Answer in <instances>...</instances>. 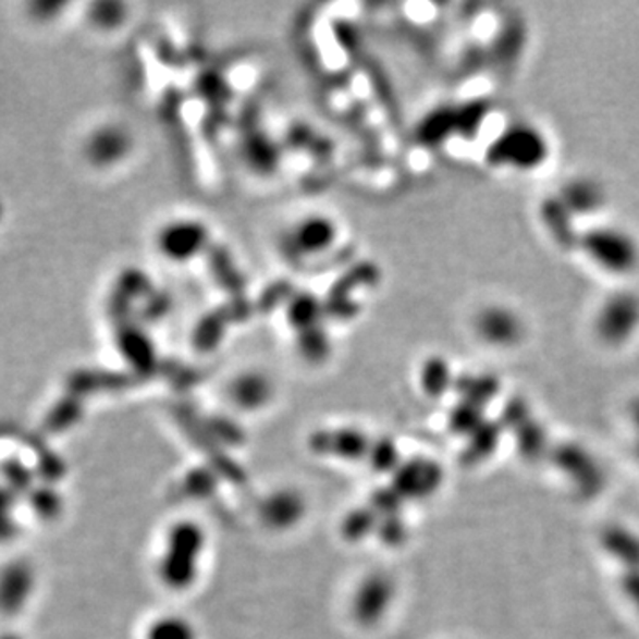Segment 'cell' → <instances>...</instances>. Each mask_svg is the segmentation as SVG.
I'll use <instances>...</instances> for the list:
<instances>
[{"label": "cell", "instance_id": "9a60e30c", "mask_svg": "<svg viewBox=\"0 0 639 639\" xmlns=\"http://www.w3.org/2000/svg\"><path fill=\"white\" fill-rule=\"evenodd\" d=\"M515 433H517V447L526 460H539L548 452L545 430L533 418L528 419L519 428H515Z\"/></svg>", "mask_w": 639, "mask_h": 639}, {"label": "cell", "instance_id": "8fae6325", "mask_svg": "<svg viewBox=\"0 0 639 639\" xmlns=\"http://www.w3.org/2000/svg\"><path fill=\"white\" fill-rule=\"evenodd\" d=\"M604 551L616 562L624 565L625 570H639V537L624 526H607L601 534Z\"/></svg>", "mask_w": 639, "mask_h": 639}, {"label": "cell", "instance_id": "4fadbf2b", "mask_svg": "<svg viewBox=\"0 0 639 639\" xmlns=\"http://www.w3.org/2000/svg\"><path fill=\"white\" fill-rule=\"evenodd\" d=\"M162 244H164L165 253L169 258H179L185 260L193 255L197 247L202 244L201 226L196 224H179V226L169 228L162 236Z\"/></svg>", "mask_w": 639, "mask_h": 639}, {"label": "cell", "instance_id": "52a82bcc", "mask_svg": "<svg viewBox=\"0 0 639 639\" xmlns=\"http://www.w3.org/2000/svg\"><path fill=\"white\" fill-rule=\"evenodd\" d=\"M394 585L390 577L382 574H373L366 577L361 587L357 588L354 595V615L359 624H376L385 611L390 610L393 602Z\"/></svg>", "mask_w": 639, "mask_h": 639}, {"label": "cell", "instance_id": "603a6c76", "mask_svg": "<svg viewBox=\"0 0 639 639\" xmlns=\"http://www.w3.org/2000/svg\"><path fill=\"white\" fill-rule=\"evenodd\" d=\"M629 414L630 421H632V425H635L636 432H638L639 435V396L635 400V402H632V404H630Z\"/></svg>", "mask_w": 639, "mask_h": 639}, {"label": "cell", "instance_id": "7a4b0ae2", "mask_svg": "<svg viewBox=\"0 0 639 639\" xmlns=\"http://www.w3.org/2000/svg\"><path fill=\"white\" fill-rule=\"evenodd\" d=\"M549 140L543 132L529 123H515L508 126L487 149V162L501 168L534 171L549 159Z\"/></svg>", "mask_w": 639, "mask_h": 639}, {"label": "cell", "instance_id": "30bf717a", "mask_svg": "<svg viewBox=\"0 0 639 639\" xmlns=\"http://www.w3.org/2000/svg\"><path fill=\"white\" fill-rule=\"evenodd\" d=\"M557 196L562 197L563 202L576 217L593 216L606 202L604 188L595 180L590 179H576L568 182Z\"/></svg>", "mask_w": 639, "mask_h": 639}, {"label": "cell", "instance_id": "5b68a950", "mask_svg": "<svg viewBox=\"0 0 639 639\" xmlns=\"http://www.w3.org/2000/svg\"><path fill=\"white\" fill-rule=\"evenodd\" d=\"M639 329V297L632 292H618L607 297L595 317V332L602 343L624 345Z\"/></svg>", "mask_w": 639, "mask_h": 639}, {"label": "cell", "instance_id": "2e32d148", "mask_svg": "<svg viewBox=\"0 0 639 639\" xmlns=\"http://www.w3.org/2000/svg\"><path fill=\"white\" fill-rule=\"evenodd\" d=\"M145 639H196V629L182 616L162 615L149 622Z\"/></svg>", "mask_w": 639, "mask_h": 639}, {"label": "cell", "instance_id": "7402d4cb", "mask_svg": "<svg viewBox=\"0 0 639 639\" xmlns=\"http://www.w3.org/2000/svg\"><path fill=\"white\" fill-rule=\"evenodd\" d=\"M622 591L627 597V601L636 607L639 613V570H625L622 576Z\"/></svg>", "mask_w": 639, "mask_h": 639}, {"label": "cell", "instance_id": "e0dca14e", "mask_svg": "<svg viewBox=\"0 0 639 639\" xmlns=\"http://www.w3.org/2000/svg\"><path fill=\"white\" fill-rule=\"evenodd\" d=\"M457 384L464 400L478 407L489 404L500 391V382L492 376L464 377Z\"/></svg>", "mask_w": 639, "mask_h": 639}, {"label": "cell", "instance_id": "ffe728a7", "mask_svg": "<svg viewBox=\"0 0 639 639\" xmlns=\"http://www.w3.org/2000/svg\"><path fill=\"white\" fill-rule=\"evenodd\" d=\"M16 528L15 500L0 487V543L11 542Z\"/></svg>", "mask_w": 639, "mask_h": 639}, {"label": "cell", "instance_id": "6da1fadb", "mask_svg": "<svg viewBox=\"0 0 639 639\" xmlns=\"http://www.w3.org/2000/svg\"><path fill=\"white\" fill-rule=\"evenodd\" d=\"M205 533L191 520L176 523L165 534L164 551L159 560V576L165 587L185 590L196 579L202 551Z\"/></svg>", "mask_w": 639, "mask_h": 639}, {"label": "cell", "instance_id": "5bb4252c", "mask_svg": "<svg viewBox=\"0 0 639 639\" xmlns=\"http://www.w3.org/2000/svg\"><path fill=\"white\" fill-rule=\"evenodd\" d=\"M334 238V226L331 222L320 217L309 219L303 226L297 228L294 235V244L300 253H318L331 246Z\"/></svg>", "mask_w": 639, "mask_h": 639}, {"label": "cell", "instance_id": "d6986e66", "mask_svg": "<svg viewBox=\"0 0 639 639\" xmlns=\"http://www.w3.org/2000/svg\"><path fill=\"white\" fill-rule=\"evenodd\" d=\"M300 509L303 508H300V501H298L297 495L284 492V494L274 495L269 501V505L265 508V514L269 517L270 525L286 526L298 519Z\"/></svg>", "mask_w": 639, "mask_h": 639}, {"label": "cell", "instance_id": "ba28073f", "mask_svg": "<svg viewBox=\"0 0 639 639\" xmlns=\"http://www.w3.org/2000/svg\"><path fill=\"white\" fill-rule=\"evenodd\" d=\"M476 332L489 345L506 348L523 340L525 328L514 311L501 306H491L476 318Z\"/></svg>", "mask_w": 639, "mask_h": 639}, {"label": "cell", "instance_id": "7c38bea8", "mask_svg": "<svg viewBox=\"0 0 639 639\" xmlns=\"http://www.w3.org/2000/svg\"><path fill=\"white\" fill-rule=\"evenodd\" d=\"M270 384L260 373L241 376L231 385V398L244 409H258L269 402Z\"/></svg>", "mask_w": 639, "mask_h": 639}, {"label": "cell", "instance_id": "9c48e42d", "mask_svg": "<svg viewBox=\"0 0 639 639\" xmlns=\"http://www.w3.org/2000/svg\"><path fill=\"white\" fill-rule=\"evenodd\" d=\"M540 219L549 235L565 250L579 247L581 231L577 230L576 216L560 196H549L540 205Z\"/></svg>", "mask_w": 639, "mask_h": 639}, {"label": "cell", "instance_id": "277c9868", "mask_svg": "<svg viewBox=\"0 0 639 639\" xmlns=\"http://www.w3.org/2000/svg\"><path fill=\"white\" fill-rule=\"evenodd\" d=\"M551 460L557 471L570 481L574 491L585 500L601 494L606 486V476L601 464L579 444H557L551 452Z\"/></svg>", "mask_w": 639, "mask_h": 639}, {"label": "cell", "instance_id": "ac0fdd59", "mask_svg": "<svg viewBox=\"0 0 639 639\" xmlns=\"http://www.w3.org/2000/svg\"><path fill=\"white\" fill-rule=\"evenodd\" d=\"M491 111V106L487 100L469 101L460 109H455V123H457V132L464 137H472L478 134L480 126L483 125L487 115Z\"/></svg>", "mask_w": 639, "mask_h": 639}, {"label": "cell", "instance_id": "8992f818", "mask_svg": "<svg viewBox=\"0 0 639 639\" xmlns=\"http://www.w3.org/2000/svg\"><path fill=\"white\" fill-rule=\"evenodd\" d=\"M38 588L36 567L25 560H13L0 567V615L15 618L29 606Z\"/></svg>", "mask_w": 639, "mask_h": 639}, {"label": "cell", "instance_id": "3957f363", "mask_svg": "<svg viewBox=\"0 0 639 639\" xmlns=\"http://www.w3.org/2000/svg\"><path fill=\"white\" fill-rule=\"evenodd\" d=\"M579 249L610 274H630L639 265V246L627 231L599 226L582 231Z\"/></svg>", "mask_w": 639, "mask_h": 639}, {"label": "cell", "instance_id": "44dd1931", "mask_svg": "<svg viewBox=\"0 0 639 639\" xmlns=\"http://www.w3.org/2000/svg\"><path fill=\"white\" fill-rule=\"evenodd\" d=\"M450 385V370L446 362L432 361L425 370V388L430 393H444Z\"/></svg>", "mask_w": 639, "mask_h": 639}, {"label": "cell", "instance_id": "cb8c5ba5", "mask_svg": "<svg viewBox=\"0 0 639 639\" xmlns=\"http://www.w3.org/2000/svg\"><path fill=\"white\" fill-rule=\"evenodd\" d=\"M0 639H25L24 636L19 635V632H2L0 635Z\"/></svg>", "mask_w": 639, "mask_h": 639}]
</instances>
